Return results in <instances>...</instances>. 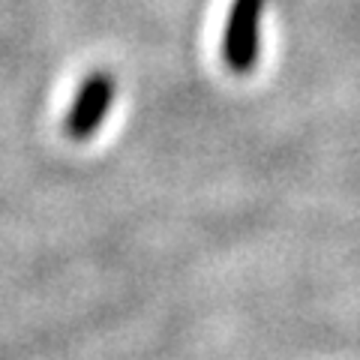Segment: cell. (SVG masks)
<instances>
[{"instance_id": "6da1fadb", "label": "cell", "mask_w": 360, "mask_h": 360, "mask_svg": "<svg viewBox=\"0 0 360 360\" xmlns=\"http://www.w3.org/2000/svg\"><path fill=\"white\" fill-rule=\"evenodd\" d=\"M264 0H234L225 27V63L234 72L246 75L258 60V21H262Z\"/></svg>"}, {"instance_id": "7a4b0ae2", "label": "cell", "mask_w": 360, "mask_h": 360, "mask_svg": "<svg viewBox=\"0 0 360 360\" xmlns=\"http://www.w3.org/2000/svg\"><path fill=\"white\" fill-rule=\"evenodd\" d=\"M111 99H115V82H111L108 72H94L82 84L78 90L75 103L70 108V115H66V123L63 129L70 139L75 141H84L90 139L99 127H103V120L111 108Z\"/></svg>"}]
</instances>
